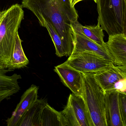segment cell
<instances>
[{"mask_svg": "<svg viewBox=\"0 0 126 126\" xmlns=\"http://www.w3.org/2000/svg\"><path fill=\"white\" fill-rule=\"evenodd\" d=\"M21 5L32 12L41 26L44 22L52 25L63 41L66 57H69L74 47L72 25L79 18L70 0H23Z\"/></svg>", "mask_w": 126, "mask_h": 126, "instance_id": "obj_1", "label": "cell"}, {"mask_svg": "<svg viewBox=\"0 0 126 126\" xmlns=\"http://www.w3.org/2000/svg\"><path fill=\"white\" fill-rule=\"evenodd\" d=\"M21 4H16L0 12V65L8 69L16 36L24 17Z\"/></svg>", "mask_w": 126, "mask_h": 126, "instance_id": "obj_2", "label": "cell"}, {"mask_svg": "<svg viewBox=\"0 0 126 126\" xmlns=\"http://www.w3.org/2000/svg\"><path fill=\"white\" fill-rule=\"evenodd\" d=\"M83 97L94 126H109L106 93L95 78L94 73H83Z\"/></svg>", "mask_w": 126, "mask_h": 126, "instance_id": "obj_3", "label": "cell"}, {"mask_svg": "<svg viewBox=\"0 0 126 126\" xmlns=\"http://www.w3.org/2000/svg\"><path fill=\"white\" fill-rule=\"evenodd\" d=\"M98 24L109 36L122 34L125 0H98Z\"/></svg>", "mask_w": 126, "mask_h": 126, "instance_id": "obj_4", "label": "cell"}, {"mask_svg": "<svg viewBox=\"0 0 126 126\" xmlns=\"http://www.w3.org/2000/svg\"><path fill=\"white\" fill-rule=\"evenodd\" d=\"M67 126H94L88 108L83 97L72 93L61 111Z\"/></svg>", "mask_w": 126, "mask_h": 126, "instance_id": "obj_5", "label": "cell"}, {"mask_svg": "<svg viewBox=\"0 0 126 126\" xmlns=\"http://www.w3.org/2000/svg\"><path fill=\"white\" fill-rule=\"evenodd\" d=\"M64 63L83 73L100 72L114 63L102 57L86 52L72 53Z\"/></svg>", "mask_w": 126, "mask_h": 126, "instance_id": "obj_6", "label": "cell"}, {"mask_svg": "<svg viewBox=\"0 0 126 126\" xmlns=\"http://www.w3.org/2000/svg\"><path fill=\"white\" fill-rule=\"evenodd\" d=\"M54 71L58 74L62 83L73 93L83 97V73L65 63L55 66Z\"/></svg>", "mask_w": 126, "mask_h": 126, "instance_id": "obj_7", "label": "cell"}, {"mask_svg": "<svg viewBox=\"0 0 126 126\" xmlns=\"http://www.w3.org/2000/svg\"><path fill=\"white\" fill-rule=\"evenodd\" d=\"M73 31V47L72 53L86 52L96 55L113 62L107 46H100L80 33Z\"/></svg>", "mask_w": 126, "mask_h": 126, "instance_id": "obj_8", "label": "cell"}, {"mask_svg": "<svg viewBox=\"0 0 126 126\" xmlns=\"http://www.w3.org/2000/svg\"><path fill=\"white\" fill-rule=\"evenodd\" d=\"M38 89V87L32 84L24 92L12 116L6 120L7 126H18L24 115L37 100Z\"/></svg>", "mask_w": 126, "mask_h": 126, "instance_id": "obj_9", "label": "cell"}, {"mask_svg": "<svg viewBox=\"0 0 126 126\" xmlns=\"http://www.w3.org/2000/svg\"><path fill=\"white\" fill-rule=\"evenodd\" d=\"M106 44L114 64L126 66V37L122 34L109 36Z\"/></svg>", "mask_w": 126, "mask_h": 126, "instance_id": "obj_10", "label": "cell"}, {"mask_svg": "<svg viewBox=\"0 0 126 126\" xmlns=\"http://www.w3.org/2000/svg\"><path fill=\"white\" fill-rule=\"evenodd\" d=\"M105 93L109 126H124L120 109L119 92L112 90Z\"/></svg>", "mask_w": 126, "mask_h": 126, "instance_id": "obj_11", "label": "cell"}, {"mask_svg": "<svg viewBox=\"0 0 126 126\" xmlns=\"http://www.w3.org/2000/svg\"><path fill=\"white\" fill-rule=\"evenodd\" d=\"M94 75L105 92L113 90L114 85L117 81L125 78L114 63L105 69L94 72Z\"/></svg>", "mask_w": 126, "mask_h": 126, "instance_id": "obj_12", "label": "cell"}, {"mask_svg": "<svg viewBox=\"0 0 126 126\" xmlns=\"http://www.w3.org/2000/svg\"><path fill=\"white\" fill-rule=\"evenodd\" d=\"M47 103L46 100L37 99L24 115L18 126H41L42 112Z\"/></svg>", "mask_w": 126, "mask_h": 126, "instance_id": "obj_13", "label": "cell"}, {"mask_svg": "<svg viewBox=\"0 0 126 126\" xmlns=\"http://www.w3.org/2000/svg\"><path fill=\"white\" fill-rule=\"evenodd\" d=\"M72 29L83 34L100 46H105L107 45L106 43L104 40L103 30L98 24L96 26H83L77 21L73 24Z\"/></svg>", "mask_w": 126, "mask_h": 126, "instance_id": "obj_14", "label": "cell"}, {"mask_svg": "<svg viewBox=\"0 0 126 126\" xmlns=\"http://www.w3.org/2000/svg\"><path fill=\"white\" fill-rule=\"evenodd\" d=\"M41 126H67L61 111H57L48 103L44 107L41 117Z\"/></svg>", "mask_w": 126, "mask_h": 126, "instance_id": "obj_15", "label": "cell"}, {"mask_svg": "<svg viewBox=\"0 0 126 126\" xmlns=\"http://www.w3.org/2000/svg\"><path fill=\"white\" fill-rule=\"evenodd\" d=\"M21 43L22 40L18 33L13 54L8 67L9 69L13 71L17 69L26 67L29 63V60L24 52Z\"/></svg>", "mask_w": 126, "mask_h": 126, "instance_id": "obj_16", "label": "cell"}, {"mask_svg": "<svg viewBox=\"0 0 126 126\" xmlns=\"http://www.w3.org/2000/svg\"><path fill=\"white\" fill-rule=\"evenodd\" d=\"M41 26L46 27L48 32L54 45L57 56L60 57L66 56L63 41L52 25L50 23L44 22Z\"/></svg>", "mask_w": 126, "mask_h": 126, "instance_id": "obj_17", "label": "cell"}, {"mask_svg": "<svg viewBox=\"0 0 126 126\" xmlns=\"http://www.w3.org/2000/svg\"><path fill=\"white\" fill-rule=\"evenodd\" d=\"M119 103L121 115L124 126H126V95L123 92H119Z\"/></svg>", "mask_w": 126, "mask_h": 126, "instance_id": "obj_18", "label": "cell"}, {"mask_svg": "<svg viewBox=\"0 0 126 126\" xmlns=\"http://www.w3.org/2000/svg\"><path fill=\"white\" fill-rule=\"evenodd\" d=\"M113 90L119 92H124L126 91V78L121 79L117 81L113 87Z\"/></svg>", "mask_w": 126, "mask_h": 126, "instance_id": "obj_19", "label": "cell"}, {"mask_svg": "<svg viewBox=\"0 0 126 126\" xmlns=\"http://www.w3.org/2000/svg\"><path fill=\"white\" fill-rule=\"evenodd\" d=\"M122 34L126 37V0H125V11L123 23V31Z\"/></svg>", "mask_w": 126, "mask_h": 126, "instance_id": "obj_20", "label": "cell"}, {"mask_svg": "<svg viewBox=\"0 0 126 126\" xmlns=\"http://www.w3.org/2000/svg\"><path fill=\"white\" fill-rule=\"evenodd\" d=\"M116 67L119 71L123 74V75L126 78V66H116Z\"/></svg>", "mask_w": 126, "mask_h": 126, "instance_id": "obj_21", "label": "cell"}, {"mask_svg": "<svg viewBox=\"0 0 126 126\" xmlns=\"http://www.w3.org/2000/svg\"><path fill=\"white\" fill-rule=\"evenodd\" d=\"M84 0H70V3L71 4V6L73 7H75V5L77 3H78L79 1H81ZM94 1L95 3H97V1L98 0H92Z\"/></svg>", "mask_w": 126, "mask_h": 126, "instance_id": "obj_22", "label": "cell"}, {"mask_svg": "<svg viewBox=\"0 0 126 126\" xmlns=\"http://www.w3.org/2000/svg\"><path fill=\"white\" fill-rule=\"evenodd\" d=\"M4 99L3 98H1L0 97V103H1V102L4 100Z\"/></svg>", "mask_w": 126, "mask_h": 126, "instance_id": "obj_23", "label": "cell"}, {"mask_svg": "<svg viewBox=\"0 0 126 126\" xmlns=\"http://www.w3.org/2000/svg\"><path fill=\"white\" fill-rule=\"evenodd\" d=\"M123 93H124V94H126V91H125V92H123Z\"/></svg>", "mask_w": 126, "mask_h": 126, "instance_id": "obj_24", "label": "cell"}]
</instances>
